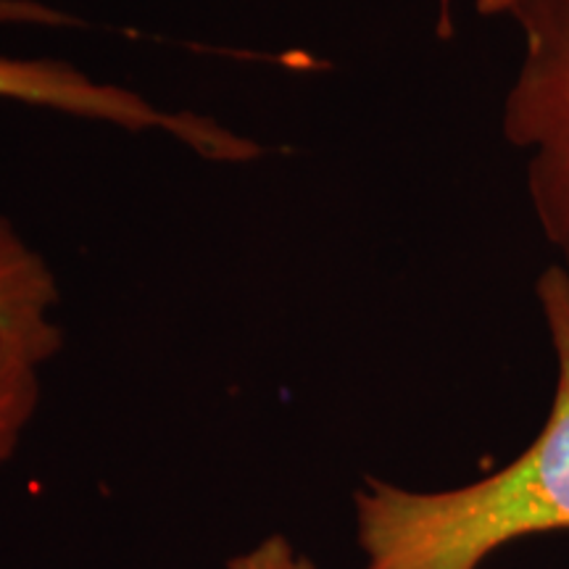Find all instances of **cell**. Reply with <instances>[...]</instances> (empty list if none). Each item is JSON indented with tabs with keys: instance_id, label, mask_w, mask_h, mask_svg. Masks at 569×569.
Here are the masks:
<instances>
[{
	"instance_id": "2",
	"label": "cell",
	"mask_w": 569,
	"mask_h": 569,
	"mask_svg": "<svg viewBox=\"0 0 569 569\" xmlns=\"http://www.w3.org/2000/svg\"><path fill=\"white\" fill-rule=\"evenodd\" d=\"M511 17L522 59L503 98V138L528 156L532 211L569 274V0H519Z\"/></svg>"
},
{
	"instance_id": "1",
	"label": "cell",
	"mask_w": 569,
	"mask_h": 569,
	"mask_svg": "<svg viewBox=\"0 0 569 569\" xmlns=\"http://www.w3.org/2000/svg\"><path fill=\"white\" fill-rule=\"evenodd\" d=\"M557 353V393L543 430L515 461L469 486L419 493L369 480L356 493L365 569H478L490 553L536 532L569 530V274L536 282Z\"/></svg>"
},
{
	"instance_id": "3",
	"label": "cell",
	"mask_w": 569,
	"mask_h": 569,
	"mask_svg": "<svg viewBox=\"0 0 569 569\" xmlns=\"http://www.w3.org/2000/svg\"><path fill=\"white\" fill-rule=\"evenodd\" d=\"M0 101L103 122L130 132H169L211 161H251L259 146L196 113L167 111L119 84L92 80L56 59H19L0 53Z\"/></svg>"
},
{
	"instance_id": "6",
	"label": "cell",
	"mask_w": 569,
	"mask_h": 569,
	"mask_svg": "<svg viewBox=\"0 0 569 569\" xmlns=\"http://www.w3.org/2000/svg\"><path fill=\"white\" fill-rule=\"evenodd\" d=\"M0 24L17 27H71V13L40 3V0H0Z\"/></svg>"
},
{
	"instance_id": "5",
	"label": "cell",
	"mask_w": 569,
	"mask_h": 569,
	"mask_svg": "<svg viewBox=\"0 0 569 569\" xmlns=\"http://www.w3.org/2000/svg\"><path fill=\"white\" fill-rule=\"evenodd\" d=\"M59 282L38 248L0 217V330L53 322Z\"/></svg>"
},
{
	"instance_id": "7",
	"label": "cell",
	"mask_w": 569,
	"mask_h": 569,
	"mask_svg": "<svg viewBox=\"0 0 569 569\" xmlns=\"http://www.w3.org/2000/svg\"><path fill=\"white\" fill-rule=\"evenodd\" d=\"M519 0H475L482 17H498V13H511Z\"/></svg>"
},
{
	"instance_id": "4",
	"label": "cell",
	"mask_w": 569,
	"mask_h": 569,
	"mask_svg": "<svg viewBox=\"0 0 569 569\" xmlns=\"http://www.w3.org/2000/svg\"><path fill=\"white\" fill-rule=\"evenodd\" d=\"M61 327L0 330V469L13 457L40 403L42 369L59 353Z\"/></svg>"
}]
</instances>
